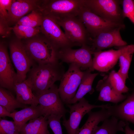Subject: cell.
<instances>
[{
  "label": "cell",
  "instance_id": "cell-1",
  "mask_svg": "<svg viewBox=\"0 0 134 134\" xmlns=\"http://www.w3.org/2000/svg\"><path fill=\"white\" fill-rule=\"evenodd\" d=\"M64 67L59 62L34 65L28 72L26 81L36 96L48 90L65 73Z\"/></svg>",
  "mask_w": 134,
  "mask_h": 134
},
{
  "label": "cell",
  "instance_id": "cell-2",
  "mask_svg": "<svg viewBox=\"0 0 134 134\" xmlns=\"http://www.w3.org/2000/svg\"><path fill=\"white\" fill-rule=\"evenodd\" d=\"M84 0H42L37 9L43 15L54 19L69 15L77 16Z\"/></svg>",
  "mask_w": 134,
  "mask_h": 134
},
{
  "label": "cell",
  "instance_id": "cell-3",
  "mask_svg": "<svg viewBox=\"0 0 134 134\" xmlns=\"http://www.w3.org/2000/svg\"><path fill=\"white\" fill-rule=\"evenodd\" d=\"M24 44L34 63L41 64L59 62V50L45 38L32 39Z\"/></svg>",
  "mask_w": 134,
  "mask_h": 134
},
{
  "label": "cell",
  "instance_id": "cell-4",
  "mask_svg": "<svg viewBox=\"0 0 134 134\" xmlns=\"http://www.w3.org/2000/svg\"><path fill=\"white\" fill-rule=\"evenodd\" d=\"M117 0H84V5L102 18L112 23L124 24L120 4Z\"/></svg>",
  "mask_w": 134,
  "mask_h": 134
},
{
  "label": "cell",
  "instance_id": "cell-5",
  "mask_svg": "<svg viewBox=\"0 0 134 134\" xmlns=\"http://www.w3.org/2000/svg\"><path fill=\"white\" fill-rule=\"evenodd\" d=\"M54 19L63 28L67 37L72 43L75 45L81 46L89 45L91 37L84 25L77 16L69 15Z\"/></svg>",
  "mask_w": 134,
  "mask_h": 134
},
{
  "label": "cell",
  "instance_id": "cell-6",
  "mask_svg": "<svg viewBox=\"0 0 134 134\" xmlns=\"http://www.w3.org/2000/svg\"><path fill=\"white\" fill-rule=\"evenodd\" d=\"M10 57L16 70L17 83L23 82L26 79L27 74L35 65L24 44L19 40L13 41L9 45Z\"/></svg>",
  "mask_w": 134,
  "mask_h": 134
},
{
  "label": "cell",
  "instance_id": "cell-7",
  "mask_svg": "<svg viewBox=\"0 0 134 134\" xmlns=\"http://www.w3.org/2000/svg\"><path fill=\"white\" fill-rule=\"evenodd\" d=\"M82 22L91 38L104 32L117 28L125 29L124 24H118L106 20L93 13L83 5L77 16Z\"/></svg>",
  "mask_w": 134,
  "mask_h": 134
},
{
  "label": "cell",
  "instance_id": "cell-8",
  "mask_svg": "<svg viewBox=\"0 0 134 134\" xmlns=\"http://www.w3.org/2000/svg\"><path fill=\"white\" fill-rule=\"evenodd\" d=\"M80 67L75 64H70L60 80L58 88L61 98L63 103L68 104L75 97L84 75Z\"/></svg>",
  "mask_w": 134,
  "mask_h": 134
},
{
  "label": "cell",
  "instance_id": "cell-9",
  "mask_svg": "<svg viewBox=\"0 0 134 134\" xmlns=\"http://www.w3.org/2000/svg\"><path fill=\"white\" fill-rule=\"evenodd\" d=\"M76 102L67 104L70 109L69 119H63V125L66 128L68 134H76L79 126L83 116L95 108H108L111 105L107 104L100 105L90 104L84 97Z\"/></svg>",
  "mask_w": 134,
  "mask_h": 134
},
{
  "label": "cell",
  "instance_id": "cell-10",
  "mask_svg": "<svg viewBox=\"0 0 134 134\" xmlns=\"http://www.w3.org/2000/svg\"><path fill=\"white\" fill-rule=\"evenodd\" d=\"M93 53L89 45H84L77 49L67 48L60 49L58 57L59 60L63 62L79 66L82 70H89L92 71L94 70L93 67Z\"/></svg>",
  "mask_w": 134,
  "mask_h": 134
},
{
  "label": "cell",
  "instance_id": "cell-11",
  "mask_svg": "<svg viewBox=\"0 0 134 134\" xmlns=\"http://www.w3.org/2000/svg\"><path fill=\"white\" fill-rule=\"evenodd\" d=\"M36 97L43 116L47 119L49 115L54 114L62 116L63 119L66 118L65 115L67 110L61 98L58 88L56 85L54 84Z\"/></svg>",
  "mask_w": 134,
  "mask_h": 134
},
{
  "label": "cell",
  "instance_id": "cell-12",
  "mask_svg": "<svg viewBox=\"0 0 134 134\" xmlns=\"http://www.w3.org/2000/svg\"><path fill=\"white\" fill-rule=\"evenodd\" d=\"M41 32L45 38L59 50L61 49L72 48L75 45L67 38L56 20L49 16L43 15L40 26Z\"/></svg>",
  "mask_w": 134,
  "mask_h": 134
},
{
  "label": "cell",
  "instance_id": "cell-13",
  "mask_svg": "<svg viewBox=\"0 0 134 134\" xmlns=\"http://www.w3.org/2000/svg\"><path fill=\"white\" fill-rule=\"evenodd\" d=\"M17 82V75L15 71L7 47L5 43H0V87L10 91H14L15 84Z\"/></svg>",
  "mask_w": 134,
  "mask_h": 134
},
{
  "label": "cell",
  "instance_id": "cell-14",
  "mask_svg": "<svg viewBox=\"0 0 134 134\" xmlns=\"http://www.w3.org/2000/svg\"><path fill=\"white\" fill-rule=\"evenodd\" d=\"M120 28H117L101 32L93 38H91L90 46L93 52L113 47L126 45L127 43L122 39Z\"/></svg>",
  "mask_w": 134,
  "mask_h": 134
},
{
  "label": "cell",
  "instance_id": "cell-15",
  "mask_svg": "<svg viewBox=\"0 0 134 134\" xmlns=\"http://www.w3.org/2000/svg\"><path fill=\"white\" fill-rule=\"evenodd\" d=\"M120 50L113 49L93 53V67L94 70L106 72L112 68L119 59Z\"/></svg>",
  "mask_w": 134,
  "mask_h": 134
},
{
  "label": "cell",
  "instance_id": "cell-16",
  "mask_svg": "<svg viewBox=\"0 0 134 134\" xmlns=\"http://www.w3.org/2000/svg\"><path fill=\"white\" fill-rule=\"evenodd\" d=\"M107 109L111 116L131 123L134 118V90L121 103L111 105Z\"/></svg>",
  "mask_w": 134,
  "mask_h": 134
},
{
  "label": "cell",
  "instance_id": "cell-17",
  "mask_svg": "<svg viewBox=\"0 0 134 134\" xmlns=\"http://www.w3.org/2000/svg\"><path fill=\"white\" fill-rule=\"evenodd\" d=\"M96 89L100 92L98 100L101 101L117 104L123 101L127 97L126 95L119 93L115 90L109 82L108 75L105 76L98 81Z\"/></svg>",
  "mask_w": 134,
  "mask_h": 134
},
{
  "label": "cell",
  "instance_id": "cell-18",
  "mask_svg": "<svg viewBox=\"0 0 134 134\" xmlns=\"http://www.w3.org/2000/svg\"><path fill=\"white\" fill-rule=\"evenodd\" d=\"M41 2L35 0H12L9 15L8 23H17L27 13L37 9Z\"/></svg>",
  "mask_w": 134,
  "mask_h": 134
},
{
  "label": "cell",
  "instance_id": "cell-19",
  "mask_svg": "<svg viewBox=\"0 0 134 134\" xmlns=\"http://www.w3.org/2000/svg\"><path fill=\"white\" fill-rule=\"evenodd\" d=\"M88 119L83 125L78 130L76 134H93L101 122L111 116L107 108H102L97 111H91L88 113Z\"/></svg>",
  "mask_w": 134,
  "mask_h": 134
},
{
  "label": "cell",
  "instance_id": "cell-20",
  "mask_svg": "<svg viewBox=\"0 0 134 134\" xmlns=\"http://www.w3.org/2000/svg\"><path fill=\"white\" fill-rule=\"evenodd\" d=\"M42 116L43 114L39 105L27 106L20 110L11 114V117L13 119L19 132L28 121Z\"/></svg>",
  "mask_w": 134,
  "mask_h": 134
},
{
  "label": "cell",
  "instance_id": "cell-21",
  "mask_svg": "<svg viewBox=\"0 0 134 134\" xmlns=\"http://www.w3.org/2000/svg\"><path fill=\"white\" fill-rule=\"evenodd\" d=\"M117 47L120 51L118 59L120 68L117 72L126 82L128 77L129 71L134 53V44L127 45Z\"/></svg>",
  "mask_w": 134,
  "mask_h": 134
},
{
  "label": "cell",
  "instance_id": "cell-22",
  "mask_svg": "<svg viewBox=\"0 0 134 134\" xmlns=\"http://www.w3.org/2000/svg\"><path fill=\"white\" fill-rule=\"evenodd\" d=\"M14 89L16 95V98L20 103L25 105H38L37 98L34 94L26 80L16 83Z\"/></svg>",
  "mask_w": 134,
  "mask_h": 134
},
{
  "label": "cell",
  "instance_id": "cell-23",
  "mask_svg": "<svg viewBox=\"0 0 134 134\" xmlns=\"http://www.w3.org/2000/svg\"><path fill=\"white\" fill-rule=\"evenodd\" d=\"M47 119L43 116L30 120L22 128L20 134H50Z\"/></svg>",
  "mask_w": 134,
  "mask_h": 134
},
{
  "label": "cell",
  "instance_id": "cell-24",
  "mask_svg": "<svg viewBox=\"0 0 134 134\" xmlns=\"http://www.w3.org/2000/svg\"><path fill=\"white\" fill-rule=\"evenodd\" d=\"M92 72L89 70L84 71V75L76 94L74 97L68 104L77 102L83 98L87 94L91 93L93 90L92 86L93 82L99 73H92Z\"/></svg>",
  "mask_w": 134,
  "mask_h": 134
},
{
  "label": "cell",
  "instance_id": "cell-25",
  "mask_svg": "<svg viewBox=\"0 0 134 134\" xmlns=\"http://www.w3.org/2000/svg\"><path fill=\"white\" fill-rule=\"evenodd\" d=\"M126 122L111 116L98 126L93 134H116L119 132H124Z\"/></svg>",
  "mask_w": 134,
  "mask_h": 134
},
{
  "label": "cell",
  "instance_id": "cell-26",
  "mask_svg": "<svg viewBox=\"0 0 134 134\" xmlns=\"http://www.w3.org/2000/svg\"><path fill=\"white\" fill-rule=\"evenodd\" d=\"M26 105L19 102L13 95L11 91L4 88L0 87V105L12 113L18 108H23Z\"/></svg>",
  "mask_w": 134,
  "mask_h": 134
},
{
  "label": "cell",
  "instance_id": "cell-27",
  "mask_svg": "<svg viewBox=\"0 0 134 134\" xmlns=\"http://www.w3.org/2000/svg\"><path fill=\"white\" fill-rule=\"evenodd\" d=\"M43 18L42 14L37 9H35L29 15L22 18L16 24L33 27H40Z\"/></svg>",
  "mask_w": 134,
  "mask_h": 134
},
{
  "label": "cell",
  "instance_id": "cell-28",
  "mask_svg": "<svg viewBox=\"0 0 134 134\" xmlns=\"http://www.w3.org/2000/svg\"><path fill=\"white\" fill-rule=\"evenodd\" d=\"M12 30L19 39L32 37L41 32L40 27H33L16 24L13 27Z\"/></svg>",
  "mask_w": 134,
  "mask_h": 134
},
{
  "label": "cell",
  "instance_id": "cell-29",
  "mask_svg": "<svg viewBox=\"0 0 134 134\" xmlns=\"http://www.w3.org/2000/svg\"><path fill=\"white\" fill-rule=\"evenodd\" d=\"M108 76L110 83L117 92L123 94L129 91V89L126 85V82L117 72L113 70Z\"/></svg>",
  "mask_w": 134,
  "mask_h": 134
},
{
  "label": "cell",
  "instance_id": "cell-30",
  "mask_svg": "<svg viewBox=\"0 0 134 134\" xmlns=\"http://www.w3.org/2000/svg\"><path fill=\"white\" fill-rule=\"evenodd\" d=\"M16 134L20 133L14 122L0 118V134Z\"/></svg>",
  "mask_w": 134,
  "mask_h": 134
},
{
  "label": "cell",
  "instance_id": "cell-31",
  "mask_svg": "<svg viewBox=\"0 0 134 134\" xmlns=\"http://www.w3.org/2000/svg\"><path fill=\"white\" fill-rule=\"evenodd\" d=\"M122 6V12L125 18H128L134 24V0H121Z\"/></svg>",
  "mask_w": 134,
  "mask_h": 134
},
{
  "label": "cell",
  "instance_id": "cell-32",
  "mask_svg": "<svg viewBox=\"0 0 134 134\" xmlns=\"http://www.w3.org/2000/svg\"><path fill=\"white\" fill-rule=\"evenodd\" d=\"M62 116L51 115L47 117L48 124L54 134H63L61 124V119Z\"/></svg>",
  "mask_w": 134,
  "mask_h": 134
},
{
  "label": "cell",
  "instance_id": "cell-33",
  "mask_svg": "<svg viewBox=\"0 0 134 134\" xmlns=\"http://www.w3.org/2000/svg\"><path fill=\"white\" fill-rule=\"evenodd\" d=\"M12 1L11 0H0V19L6 21L8 23Z\"/></svg>",
  "mask_w": 134,
  "mask_h": 134
},
{
  "label": "cell",
  "instance_id": "cell-34",
  "mask_svg": "<svg viewBox=\"0 0 134 134\" xmlns=\"http://www.w3.org/2000/svg\"><path fill=\"white\" fill-rule=\"evenodd\" d=\"M8 24L7 22L0 19V34L2 37L8 36L13 30V27H9Z\"/></svg>",
  "mask_w": 134,
  "mask_h": 134
},
{
  "label": "cell",
  "instance_id": "cell-35",
  "mask_svg": "<svg viewBox=\"0 0 134 134\" xmlns=\"http://www.w3.org/2000/svg\"><path fill=\"white\" fill-rule=\"evenodd\" d=\"M11 113L8 111L5 107L0 105V117H4L6 116L11 117Z\"/></svg>",
  "mask_w": 134,
  "mask_h": 134
},
{
  "label": "cell",
  "instance_id": "cell-36",
  "mask_svg": "<svg viewBox=\"0 0 134 134\" xmlns=\"http://www.w3.org/2000/svg\"><path fill=\"white\" fill-rule=\"evenodd\" d=\"M126 122V125L124 128V132L125 134H134V130L130 128L129 122Z\"/></svg>",
  "mask_w": 134,
  "mask_h": 134
},
{
  "label": "cell",
  "instance_id": "cell-37",
  "mask_svg": "<svg viewBox=\"0 0 134 134\" xmlns=\"http://www.w3.org/2000/svg\"></svg>",
  "mask_w": 134,
  "mask_h": 134
}]
</instances>
